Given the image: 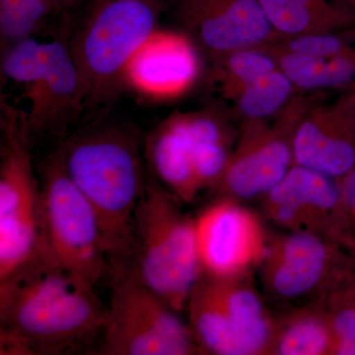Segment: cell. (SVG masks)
<instances>
[{
	"mask_svg": "<svg viewBox=\"0 0 355 355\" xmlns=\"http://www.w3.org/2000/svg\"><path fill=\"white\" fill-rule=\"evenodd\" d=\"M95 287L44 248L0 280V354H94L109 317Z\"/></svg>",
	"mask_w": 355,
	"mask_h": 355,
	"instance_id": "cell-1",
	"label": "cell"
},
{
	"mask_svg": "<svg viewBox=\"0 0 355 355\" xmlns=\"http://www.w3.org/2000/svg\"><path fill=\"white\" fill-rule=\"evenodd\" d=\"M58 147L70 179L97 214L110 261L132 258L135 214L146 184L139 133L120 123H99Z\"/></svg>",
	"mask_w": 355,
	"mask_h": 355,
	"instance_id": "cell-2",
	"label": "cell"
},
{
	"mask_svg": "<svg viewBox=\"0 0 355 355\" xmlns=\"http://www.w3.org/2000/svg\"><path fill=\"white\" fill-rule=\"evenodd\" d=\"M171 0H90L69 42L84 109L106 106L125 86L130 60L158 29Z\"/></svg>",
	"mask_w": 355,
	"mask_h": 355,
	"instance_id": "cell-3",
	"label": "cell"
},
{
	"mask_svg": "<svg viewBox=\"0 0 355 355\" xmlns=\"http://www.w3.org/2000/svg\"><path fill=\"white\" fill-rule=\"evenodd\" d=\"M179 198L150 174L135 218L130 261L141 282L177 313L188 305L202 277L196 218L187 216Z\"/></svg>",
	"mask_w": 355,
	"mask_h": 355,
	"instance_id": "cell-4",
	"label": "cell"
},
{
	"mask_svg": "<svg viewBox=\"0 0 355 355\" xmlns=\"http://www.w3.org/2000/svg\"><path fill=\"white\" fill-rule=\"evenodd\" d=\"M231 121L216 106L168 116L144 141L149 174L182 202L214 190L234 149Z\"/></svg>",
	"mask_w": 355,
	"mask_h": 355,
	"instance_id": "cell-5",
	"label": "cell"
},
{
	"mask_svg": "<svg viewBox=\"0 0 355 355\" xmlns=\"http://www.w3.org/2000/svg\"><path fill=\"white\" fill-rule=\"evenodd\" d=\"M2 70L25 86L29 110L20 114L21 130L31 146L64 135L83 111V83L69 43L23 40L4 51Z\"/></svg>",
	"mask_w": 355,
	"mask_h": 355,
	"instance_id": "cell-6",
	"label": "cell"
},
{
	"mask_svg": "<svg viewBox=\"0 0 355 355\" xmlns=\"http://www.w3.org/2000/svg\"><path fill=\"white\" fill-rule=\"evenodd\" d=\"M109 277L108 324L94 354H202L190 326L141 282L130 259L110 261Z\"/></svg>",
	"mask_w": 355,
	"mask_h": 355,
	"instance_id": "cell-7",
	"label": "cell"
},
{
	"mask_svg": "<svg viewBox=\"0 0 355 355\" xmlns=\"http://www.w3.org/2000/svg\"><path fill=\"white\" fill-rule=\"evenodd\" d=\"M40 189L44 250L98 286L110 275L108 250L97 214L67 174L60 147L44 161Z\"/></svg>",
	"mask_w": 355,
	"mask_h": 355,
	"instance_id": "cell-8",
	"label": "cell"
},
{
	"mask_svg": "<svg viewBox=\"0 0 355 355\" xmlns=\"http://www.w3.org/2000/svg\"><path fill=\"white\" fill-rule=\"evenodd\" d=\"M0 161V280L44 250L41 189L20 113L2 104Z\"/></svg>",
	"mask_w": 355,
	"mask_h": 355,
	"instance_id": "cell-9",
	"label": "cell"
},
{
	"mask_svg": "<svg viewBox=\"0 0 355 355\" xmlns=\"http://www.w3.org/2000/svg\"><path fill=\"white\" fill-rule=\"evenodd\" d=\"M323 92L299 91L270 120L240 125V135L216 190L232 200L263 198L294 165V135L300 121Z\"/></svg>",
	"mask_w": 355,
	"mask_h": 355,
	"instance_id": "cell-10",
	"label": "cell"
},
{
	"mask_svg": "<svg viewBox=\"0 0 355 355\" xmlns=\"http://www.w3.org/2000/svg\"><path fill=\"white\" fill-rule=\"evenodd\" d=\"M260 268L273 301L317 303L355 279V253L322 236L287 231L268 239Z\"/></svg>",
	"mask_w": 355,
	"mask_h": 355,
	"instance_id": "cell-11",
	"label": "cell"
},
{
	"mask_svg": "<svg viewBox=\"0 0 355 355\" xmlns=\"http://www.w3.org/2000/svg\"><path fill=\"white\" fill-rule=\"evenodd\" d=\"M261 200L263 214L275 225L292 232L322 236L355 253V239L338 179L293 165Z\"/></svg>",
	"mask_w": 355,
	"mask_h": 355,
	"instance_id": "cell-12",
	"label": "cell"
},
{
	"mask_svg": "<svg viewBox=\"0 0 355 355\" xmlns=\"http://www.w3.org/2000/svg\"><path fill=\"white\" fill-rule=\"evenodd\" d=\"M182 31L209 60L284 40L259 0H171Z\"/></svg>",
	"mask_w": 355,
	"mask_h": 355,
	"instance_id": "cell-13",
	"label": "cell"
},
{
	"mask_svg": "<svg viewBox=\"0 0 355 355\" xmlns=\"http://www.w3.org/2000/svg\"><path fill=\"white\" fill-rule=\"evenodd\" d=\"M202 275L216 279L250 275L265 256L266 232L260 219L223 198L196 218Z\"/></svg>",
	"mask_w": 355,
	"mask_h": 355,
	"instance_id": "cell-14",
	"label": "cell"
},
{
	"mask_svg": "<svg viewBox=\"0 0 355 355\" xmlns=\"http://www.w3.org/2000/svg\"><path fill=\"white\" fill-rule=\"evenodd\" d=\"M294 165L340 179L355 166V102L342 94L319 102L299 123L293 142Z\"/></svg>",
	"mask_w": 355,
	"mask_h": 355,
	"instance_id": "cell-15",
	"label": "cell"
},
{
	"mask_svg": "<svg viewBox=\"0 0 355 355\" xmlns=\"http://www.w3.org/2000/svg\"><path fill=\"white\" fill-rule=\"evenodd\" d=\"M198 50L184 33L157 29L130 60L125 86L154 99L177 97L198 79Z\"/></svg>",
	"mask_w": 355,
	"mask_h": 355,
	"instance_id": "cell-16",
	"label": "cell"
},
{
	"mask_svg": "<svg viewBox=\"0 0 355 355\" xmlns=\"http://www.w3.org/2000/svg\"><path fill=\"white\" fill-rule=\"evenodd\" d=\"M266 17L284 39L338 31L355 24L345 0H259Z\"/></svg>",
	"mask_w": 355,
	"mask_h": 355,
	"instance_id": "cell-17",
	"label": "cell"
},
{
	"mask_svg": "<svg viewBox=\"0 0 355 355\" xmlns=\"http://www.w3.org/2000/svg\"><path fill=\"white\" fill-rule=\"evenodd\" d=\"M190 328L202 352L241 355L234 329L214 279L202 275L188 305Z\"/></svg>",
	"mask_w": 355,
	"mask_h": 355,
	"instance_id": "cell-18",
	"label": "cell"
},
{
	"mask_svg": "<svg viewBox=\"0 0 355 355\" xmlns=\"http://www.w3.org/2000/svg\"><path fill=\"white\" fill-rule=\"evenodd\" d=\"M261 49L275 58L279 69L298 90H342L355 83V53L320 58L284 50L273 44Z\"/></svg>",
	"mask_w": 355,
	"mask_h": 355,
	"instance_id": "cell-19",
	"label": "cell"
},
{
	"mask_svg": "<svg viewBox=\"0 0 355 355\" xmlns=\"http://www.w3.org/2000/svg\"><path fill=\"white\" fill-rule=\"evenodd\" d=\"M277 69V60L263 49L231 51L210 60L205 86L224 111L248 86Z\"/></svg>",
	"mask_w": 355,
	"mask_h": 355,
	"instance_id": "cell-20",
	"label": "cell"
},
{
	"mask_svg": "<svg viewBox=\"0 0 355 355\" xmlns=\"http://www.w3.org/2000/svg\"><path fill=\"white\" fill-rule=\"evenodd\" d=\"M330 323L320 303L297 308L275 320L270 354H333Z\"/></svg>",
	"mask_w": 355,
	"mask_h": 355,
	"instance_id": "cell-21",
	"label": "cell"
},
{
	"mask_svg": "<svg viewBox=\"0 0 355 355\" xmlns=\"http://www.w3.org/2000/svg\"><path fill=\"white\" fill-rule=\"evenodd\" d=\"M299 91L291 79L277 69L248 86L224 112L239 125L247 121L270 120L291 104Z\"/></svg>",
	"mask_w": 355,
	"mask_h": 355,
	"instance_id": "cell-22",
	"label": "cell"
},
{
	"mask_svg": "<svg viewBox=\"0 0 355 355\" xmlns=\"http://www.w3.org/2000/svg\"><path fill=\"white\" fill-rule=\"evenodd\" d=\"M53 14L57 11L51 0H0L2 51L32 38Z\"/></svg>",
	"mask_w": 355,
	"mask_h": 355,
	"instance_id": "cell-23",
	"label": "cell"
},
{
	"mask_svg": "<svg viewBox=\"0 0 355 355\" xmlns=\"http://www.w3.org/2000/svg\"><path fill=\"white\" fill-rule=\"evenodd\" d=\"M354 279L331 291L319 301L330 323L333 354L355 355Z\"/></svg>",
	"mask_w": 355,
	"mask_h": 355,
	"instance_id": "cell-24",
	"label": "cell"
},
{
	"mask_svg": "<svg viewBox=\"0 0 355 355\" xmlns=\"http://www.w3.org/2000/svg\"><path fill=\"white\" fill-rule=\"evenodd\" d=\"M338 181L342 189L345 214L355 239V166L347 175L338 179Z\"/></svg>",
	"mask_w": 355,
	"mask_h": 355,
	"instance_id": "cell-25",
	"label": "cell"
},
{
	"mask_svg": "<svg viewBox=\"0 0 355 355\" xmlns=\"http://www.w3.org/2000/svg\"><path fill=\"white\" fill-rule=\"evenodd\" d=\"M51 1L58 15L62 14V15L67 17L70 11L76 8L83 0H51Z\"/></svg>",
	"mask_w": 355,
	"mask_h": 355,
	"instance_id": "cell-26",
	"label": "cell"
},
{
	"mask_svg": "<svg viewBox=\"0 0 355 355\" xmlns=\"http://www.w3.org/2000/svg\"><path fill=\"white\" fill-rule=\"evenodd\" d=\"M340 91L343 94L347 95L352 101L355 102V83L345 86V88H343L342 90Z\"/></svg>",
	"mask_w": 355,
	"mask_h": 355,
	"instance_id": "cell-27",
	"label": "cell"
},
{
	"mask_svg": "<svg viewBox=\"0 0 355 355\" xmlns=\"http://www.w3.org/2000/svg\"><path fill=\"white\" fill-rule=\"evenodd\" d=\"M345 1H347L355 10V0H345Z\"/></svg>",
	"mask_w": 355,
	"mask_h": 355,
	"instance_id": "cell-28",
	"label": "cell"
},
{
	"mask_svg": "<svg viewBox=\"0 0 355 355\" xmlns=\"http://www.w3.org/2000/svg\"><path fill=\"white\" fill-rule=\"evenodd\" d=\"M354 286H355V280H354Z\"/></svg>",
	"mask_w": 355,
	"mask_h": 355,
	"instance_id": "cell-29",
	"label": "cell"
}]
</instances>
